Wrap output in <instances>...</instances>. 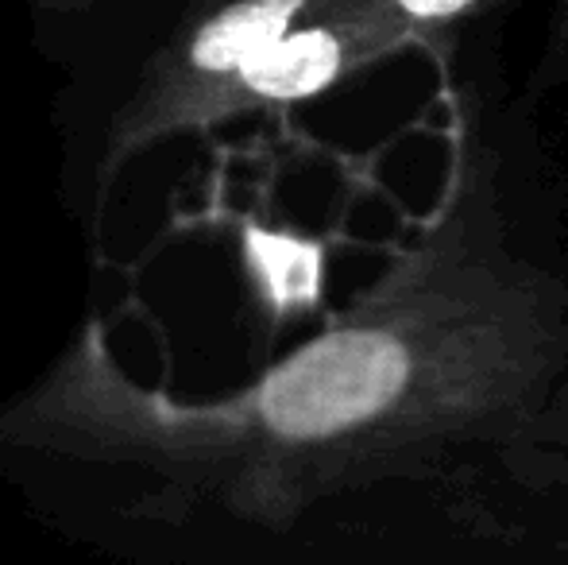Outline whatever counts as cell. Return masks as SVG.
<instances>
[{"label":"cell","instance_id":"obj_1","mask_svg":"<svg viewBox=\"0 0 568 565\" xmlns=\"http://www.w3.org/2000/svg\"><path fill=\"white\" fill-rule=\"evenodd\" d=\"M464 155L422 241L314 341L217 403L116 369L98 325L8 411L16 450L120 476L140 515L210 504L283 527L314 500L534 415L568 356L565 291L507 249Z\"/></svg>","mask_w":568,"mask_h":565},{"label":"cell","instance_id":"obj_2","mask_svg":"<svg viewBox=\"0 0 568 565\" xmlns=\"http://www.w3.org/2000/svg\"><path fill=\"white\" fill-rule=\"evenodd\" d=\"M317 0H240L213 16L190 43V67L205 78H236L271 43L298 28Z\"/></svg>","mask_w":568,"mask_h":565},{"label":"cell","instance_id":"obj_3","mask_svg":"<svg viewBox=\"0 0 568 565\" xmlns=\"http://www.w3.org/2000/svg\"><path fill=\"white\" fill-rule=\"evenodd\" d=\"M244 260L275 314H291L322 299V249L310 241L252 225L244 229Z\"/></svg>","mask_w":568,"mask_h":565},{"label":"cell","instance_id":"obj_4","mask_svg":"<svg viewBox=\"0 0 568 565\" xmlns=\"http://www.w3.org/2000/svg\"><path fill=\"white\" fill-rule=\"evenodd\" d=\"M379 8H387L395 20H403L410 31H426V28H442L453 23L460 16L476 12L487 0H375Z\"/></svg>","mask_w":568,"mask_h":565}]
</instances>
